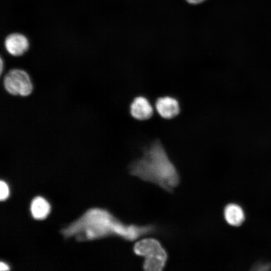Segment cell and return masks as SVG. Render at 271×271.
<instances>
[{
	"label": "cell",
	"mask_w": 271,
	"mask_h": 271,
	"mask_svg": "<svg viewBox=\"0 0 271 271\" xmlns=\"http://www.w3.org/2000/svg\"><path fill=\"white\" fill-rule=\"evenodd\" d=\"M3 68H4V62L2 59V58H1V68H0L1 74H2V72L3 71Z\"/></svg>",
	"instance_id": "obj_13"
},
{
	"label": "cell",
	"mask_w": 271,
	"mask_h": 271,
	"mask_svg": "<svg viewBox=\"0 0 271 271\" xmlns=\"http://www.w3.org/2000/svg\"><path fill=\"white\" fill-rule=\"evenodd\" d=\"M188 3L192 5H198L201 4L206 0H186Z\"/></svg>",
	"instance_id": "obj_11"
},
{
	"label": "cell",
	"mask_w": 271,
	"mask_h": 271,
	"mask_svg": "<svg viewBox=\"0 0 271 271\" xmlns=\"http://www.w3.org/2000/svg\"><path fill=\"white\" fill-rule=\"evenodd\" d=\"M136 254L145 258L143 267L146 271H161L164 268L168 255L160 242L154 238L138 241L133 246Z\"/></svg>",
	"instance_id": "obj_3"
},
{
	"label": "cell",
	"mask_w": 271,
	"mask_h": 271,
	"mask_svg": "<svg viewBox=\"0 0 271 271\" xmlns=\"http://www.w3.org/2000/svg\"><path fill=\"white\" fill-rule=\"evenodd\" d=\"M223 216L226 223L234 227L241 225L245 219L244 210L241 206L235 203H229L225 206Z\"/></svg>",
	"instance_id": "obj_8"
},
{
	"label": "cell",
	"mask_w": 271,
	"mask_h": 271,
	"mask_svg": "<svg viewBox=\"0 0 271 271\" xmlns=\"http://www.w3.org/2000/svg\"><path fill=\"white\" fill-rule=\"evenodd\" d=\"M154 230L152 225L125 224L108 211L93 208L63 228L61 233L66 238L74 237L78 241L93 240L113 235L133 240Z\"/></svg>",
	"instance_id": "obj_1"
},
{
	"label": "cell",
	"mask_w": 271,
	"mask_h": 271,
	"mask_svg": "<svg viewBox=\"0 0 271 271\" xmlns=\"http://www.w3.org/2000/svg\"><path fill=\"white\" fill-rule=\"evenodd\" d=\"M130 112L135 119L144 120L149 119L153 114V108L149 100L145 97L138 96L130 105Z\"/></svg>",
	"instance_id": "obj_7"
},
{
	"label": "cell",
	"mask_w": 271,
	"mask_h": 271,
	"mask_svg": "<svg viewBox=\"0 0 271 271\" xmlns=\"http://www.w3.org/2000/svg\"><path fill=\"white\" fill-rule=\"evenodd\" d=\"M9 195V189L5 182L1 180L0 182V200H5Z\"/></svg>",
	"instance_id": "obj_10"
},
{
	"label": "cell",
	"mask_w": 271,
	"mask_h": 271,
	"mask_svg": "<svg viewBox=\"0 0 271 271\" xmlns=\"http://www.w3.org/2000/svg\"><path fill=\"white\" fill-rule=\"evenodd\" d=\"M0 270H9V266L5 263L1 262Z\"/></svg>",
	"instance_id": "obj_12"
},
{
	"label": "cell",
	"mask_w": 271,
	"mask_h": 271,
	"mask_svg": "<svg viewBox=\"0 0 271 271\" xmlns=\"http://www.w3.org/2000/svg\"><path fill=\"white\" fill-rule=\"evenodd\" d=\"M5 48L11 55L19 57L24 54L29 47L28 38L23 34L14 33L8 35L4 41Z\"/></svg>",
	"instance_id": "obj_5"
},
{
	"label": "cell",
	"mask_w": 271,
	"mask_h": 271,
	"mask_svg": "<svg viewBox=\"0 0 271 271\" xmlns=\"http://www.w3.org/2000/svg\"><path fill=\"white\" fill-rule=\"evenodd\" d=\"M5 90L13 96L27 97L33 91L34 85L29 74L24 70L14 68L9 70L3 80Z\"/></svg>",
	"instance_id": "obj_4"
},
{
	"label": "cell",
	"mask_w": 271,
	"mask_h": 271,
	"mask_svg": "<svg viewBox=\"0 0 271 271\" xmlns=\"http://www.w3.org/2000/svg\"><path fill=\"white\" fill-rule=\"evenodd\" d=\"M49 202L44 198L37 196L31 202L30 211L33 217L37 220L45 219L50 212Z\"/></svg>",
	"instance_id": "obj_9"
},
{
	"label": "cell",
	"mask_w": 271,
	"mask_h": 271,
	"mask_svg": "<svg viewBox=\"0 0 271 271\" xmlns=\"http://www.w3.org/2000/svg\"><path fill=\"white\" fill-rule=\"evenodd\" d=\"M143 152L142 157L129 165L130 174L172 191L179 183L180 178L160 140H156L144 148Z\"/></svg>",
	"instance_id": "obj_2"
},
{
	"label": "cell",
	"mask_w": 271,
	"mask_h": 271,
	"mask_svg": "<svg viewBox=\"0 0 271 271\" xmlns=\"http://www.w3.org/2000/svg\"><path fill=\"white\" fill-rule=\"evenodd\" d=\"M156 107L159 115L165 119L173 118L180 111L178 100L170 96L158 98L156 102Z\"/></svg>",
	"instance_id": "obj_6"
}]
</instances>
